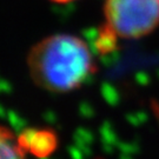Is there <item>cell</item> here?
Returning <instances> with one entry per match:
<instances>
[{
	"label": "cell",
	"instance_id": "2",
	"mask_svg": "<svg viewBox=\"0 0 159 159\" xmlns=\"http://www.w3.org/2000/svg\"><path fill=\"white\" fill-rule=\"evenodd\" d=\"M104 26L118 39H138L159 25V0H106Z\"/></svg>",
	"mask_w": 159,
	"mask_h": 159
},
{
	"label": "cell",
	"instance_id": "5",
	"mask_svg": "<svg viewBox=\"0 0 159 159\" xmlns=\"http://www.w3.org/2000/svg\"><path fill=\"white\" fill-rule=\"evenodd\" d=\"M54 2H58V4H67V2H71V1H74V0H52Z\"/></svg>",
	"mask_w": 159,
	"mask_h": 159
},
{
	"label": "cell",
	"instance_id": "3",
	"mask_svg": "<svg viewBox=\"0 0 159 159\" xmlns=\"http://www.w3.org/2000/svg\"><path fill=\"white\" fill-rule=\"evenodd\" d=\"M18 142L23 150L35 158H47L58 146V137L50 129H26L19 137Z\"/></svg>",
	"mask_w": 159,
	"mask_h": 159
},
{
	"label": "cell",
	"instance_id": "1",
	"mask_svg": "<svg viewBox=\"0 0 159 159\" xmlns=\"http://www.w3.org/2000/svg\"><path fill=\"white\" fill-rule=\"evenodd\" d=\"M30 75L46 91L66 93L79 89L96 72L89 45L72 34L48 35L30 50Z\"/></svg>",
	"mask_w": 159,
	"mask_h": 159
},
{
	"label": "cell",
	"instance_id": "4",
	"mask_svg": "<svg viewBox=\"0 0 159 159\" xmlns=\"http://www.w3.org/2000/svg\"><path fill=\"white\" fill-rule=\"evenodd\" d=\"M0 159H26V152L18 138L5 126L0 125Z\"/></svg>",
	"mask_w": 159,
	"mask_h": 159
}]
</instances>
